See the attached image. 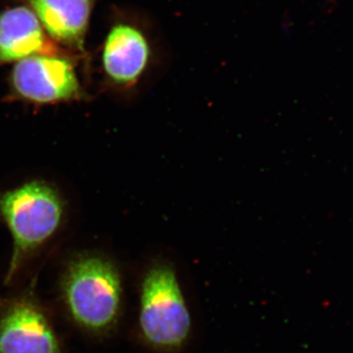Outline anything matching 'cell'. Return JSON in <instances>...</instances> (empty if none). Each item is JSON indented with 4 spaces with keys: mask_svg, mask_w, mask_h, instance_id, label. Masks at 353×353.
<instances>
[{
    "mask_svg": "<svg viewBox=\"0 0 353 353\" xmlns=\"http://www.w3.org/2000/svg\"><path fill=\"white\" fill-rule=\"evenodd\" d=\"M60 299L77 328L94 336L112 333L123 307L121 274L111 260L81 254L69 262L60 281Z\"/></svg>",
    "mask_w": 353,
    "mask_h": 353,
    "instance_id": "obj_1",
    "label": "cell"
},
{
    "mask_svg": "<svg viewBox=\"0 0 353 353\" xmlns=\"http://www.w3.org/2000/svg\"><path fill=\"white\" fill-rule=\"evenodd\" d=\"M63 214L61 196L41 181L26 183L0 196V217L13 241L6 283L12 281L32 253L57 233Z\"/></svg>",
    "mask_w": 353,
    "mask_h": 353,
    "instance_id": "obj_2",
    "label": "cell"
},
{
    "mask_svg": "<svg viewBox=\"0 0 353 353\" xmlns=\"http://www.w3.org/2000/svg\"><path fill=\"white\" fill-rule=\"evenodd\" d=\"M157 34L148 16L126 7H113L108 17L99 59L104 80L111 87L136 88L157 63Z\"/></svg>",
    "mask_w": 353,
    "mask_h": 353,
    "instance_id": "obj_3",
    "label": "cell"
},
{
    "mask_svg": "<svg viewBox=\"0 0 353 353\" xmlns=\"http://www.w3.org/2000/svg\"><path fill=\"white\" fill-rule=\"evenodd\" d=\"M139 327L143 341L157 352H179L189 340L192 318L171 265H152L143 275Z\"/></svg>",
    "mask_w": 353,
    "mask_h": 353,
    "instance_id": "obj_4",
    "label": "cell"
},
{
    "mask_svg": "<svg viewBox=\"0 0 353 353\" xmlns=\"http://www.w3.org/2000/svg\"><path fill=\"white\" fill-rule=\"evenodd\" d=\"M79 55L65 50L25 58L14 63L9 85L18 99L34 104L77 101L82 85L77 71Z\"/></svg>",
    "mask_w": 353,
    "mask_h": 353,
    "instance_id": "obj_5",
    "label": "cell"
},
{
    "mask_svg": "<svg viewBox=\"0 0 353 353\" xmlns=\"http://www.w3.org/2000/svg\"><path fill=\"white\" fill-rule=\"evenodd\" d=\"M0 353H65L50 314L32 294L0 305Z\"/></svg>",
    "mask_w": 353,
    "mask_h": 353,
    "instance_id": "obj_6",
    "label": "cell"
},
{
    "mask_svg": "<svg viewBox=\"0 0 353 353\" xmlns=\"http://www.w3.org/2000/svg\"><path fill=\"white\" fill-rule=\"evenodd\" d=\"M27 4L38 16L53 43L85 57L90 19L99 0H9Z\"/></svg>",
    "mask_w": 353,
    "mask_h": 353,
    "instance_id": "obj_7",
    "label": "cell"
},
{
    "mask_svg": "<svg viewBox=\"0 0 353 353\" xmlns=\"http://www.w3.org/2000/svg\"><path fill=\"white\" fill-rule=\"evenodd\" d=\"M60 50L27 4L10 1L0 9V67Z\"/></svg>",
    "mask_w": 353,
    "mask_h": 353,
    "instance_id": "obj_8",
    "label": "cell"
}]
</instances>
